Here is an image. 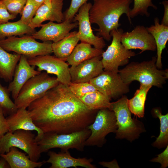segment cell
Returning <instances> with one entry per match:
<instances>
[{"instance_id": "f546056e", "label": "cell", "mask_w": 168, "mask_h": 168, "mask_svg": "<svg viewBox=\"0 0 168 168\" xmlns=\"http://www.w3.org/2000/svg\"><path fill=\"white\" fill-rule=\"evenodd\" d=\"M133 7L129 13L131 19L138 15L150 16V14L148 10L149 7L155 10L157 9V7L152 2V0H133Z\"/></svg>"}, {"instance_id": "ffe728a7", "label": "cell", "mask_w": 168, "mask_h": 168, "mask_svg": "<svg viewBox=\"0 0 168 168\" xmlns=\"http://www.w3.org/2000/svg\"><path fill=\"white\" fill-rule=\"evenodd\" d=\"M7 123L8 131L12 133L19 129L26 130H35L37 133L35 137L37 142L44 135L43 131L34 124L31 118L26 109H18L16 111L11 114L6 118Z\"/></svg>"}, {"instance_id": "30bf717a", "label": "cell", "mask_w": 168, "mask_h": 168, "mask_svg": "<svg viewBox=\"0 0 168 168\" xmlns=\"http://www.w3.org/2000/svg\"><path fill=\"white\" fill-rule=\"evenodd\" d=\"M87 128L91 134L85 141V146L102 147L106 142V136L110 133H115L118 128L114 112L108 108L99 110L93 122Z\"/></svg>"}, {"instance_id": "7402d4cb", "label": "cell", "mask_w": 168, "mask_h": 168, "mask_svg": "<svg viewBox=\"0 0 168 168\" xmlns=\"http://www.w3.org/2000/svg\"><path fill=\"white\" fill-rule=\"evenodd\" d=\"M103 51V49L93 48L90 44L81 42L77 44L66 61L71 66H76L85 61L101 56Z\"/></svg>"}, {"instance_id": "6da1fadb", "label": "cell", "mask_w": 168, "mask_h": 168, "mask_svg": "<svg viewBox=\"0 0 168 168\" xmlns=\"http://www.w3.org/2000/svg\"><path fill=\"white\" fill-rule=\"evenodd\" d=\"M27 108L34 124L44 133L68 134L86 128L97 112L89 109L68 86L60 83Z\"/></svg>"}, {"instance_id": "277c9868", "label": "cell", "mask_w": 168, "mask_h": 168, "mask_svg": "<svg viewBox=\"0 0 168 168\" xmlns=\"http://www.w3.org/2000/svg\"><path fill=\"white\" fill-rule=\"evenodd\" d=\"M128 98L124 95L117 101L110 102L108 109L113 111L115 116L118 128L115 138L125 139L132 142L137 139L140 134L146 131L141 121L132 118L127 104Z\"/></svg>"}, {"instance_id": "74e56055", "label": "cell", "mask_w": 168, "mask_h": 168, "mask_svg": "<svg viewBox=\"0 0 168 168\" xmlns=\"http://www.w3.org/2000/svg\"><path fill=\"white\" fill-rule=\"evenodd\" d=\"M2 108L0 106V137L8 132L7 123Z\"/></svg>"}, {"instance_id": "9a60e30c", "label": "cell", "mask_w": 168, "mask_h": 168, "mask_svg": "<svg viewBox=\"0 0 168 168\" xmlns=\"http://www.w3.org/2000/svg\"><path fill=\"white\" fill-rule=\"evenodd\" d=\"M77 21L72 22L70 20H64L61 23L53 21L42 24L41 29L31 35L35 39L43 42L52 41L56 42L64 38L73 29L77 27Z\"/></svg>"}, {"instance_id": "d590c367", "label": "cell", "mask_w": 168, "mask_h": 168, "mask_svg": "<svg viewBox=\"0 0 168 168\" xmlns=\"http://www.w3.org/2000/svg\"><path fill=\"white\" fill-rule=\"evenodd\" d=\"M157 157L152 159L150 161L160 163L161 165V168L167 167L168 166V145L162 152L157 155Z\"/></svg>"}, {"instance_id": "4316f807", "label": "cell", "mask_w": 168, "mask_h": 168, "mask_svg": "<svg viewBox=\"0 0 168 168\" xmlns=\"http://www.w3.org/2000/svg\"><path fill=\"white\" fill-rule=\"evenodd\" d=\"M35 32L21 19L14 22H8L0 25V39L26 34L32 35Z\"/></svg>"}, {"instance_id": "836d02e7", "label": "cell", "mask_w": 168, "mask_h": 168, "mask_svg": "<svg viewBox=\"0 0 168 168\" xmlns=\"http://www.w3.org/2000/svg\"><path fill=\"white\" fill-rule=\"evenodd\" d=\"M9 12L16 16L21 14L26 0H0Z\"/></svg>"}, {"instance_id": "ab89813d", "label": "cell", "mask_w": 168, "mask_h": 168, "mask_svg": "<svg viewBox=\"0 0 168 168\" xmlns=\"http://www.w3.org/2000/svg\"><path fill=\"white\" fill-rule=\"evenodd\" d=\"M0 158V168H10V166L7 161L1 156Z\"/></svg>"}, {"instance_id": "d6986e66", "label": "cell", "mask_w": 168, "mask_h": 168, "mask_svg": "<svg viewBox=\"0 0 168 168\" xmlns=\"http://www.w3.org/2000/svg\"><path fill=\"white\" fill-rule=\"evenodd\" d=\"M49 156L46 163L51 164L50 168H76L81 166L86 168H96L95 165L92 164L93 159L85 157L75 158L72 156L68 150L58 153L54 151H48Z\"/></svg>"}, {"instance_id": "8d00e7d4", "label": "cell", "mask_w": 168, "mask_h": 168, "mask_svg": "<svg viewBox=\"0 0 168 168\" xmlns=\"http://www.w3.org/2000/svg\"><path fill=\"white\" fill-rule=\"evenodd\" d=\"M16 16L10 14L0 0V25L15 19Z\"/></svg>"}, {"instance_id": "44dd1931", "label": "cell", "mask_w": 168, "mask_h": 168, "mask_svg": "<svg viewBox=\"0 0 168 168\" xmlns=\"http://www.w3.org/2000/svg\"><path fill=\"white\" fill-rule=\"evenodd\" d=\"M154 24L147 27L148 31L153 36L155 40L157 50L156 65L158 69L162 67L161 55L168 40V26L160 23L157 17L154 18Z\"/></svg>"}, {"instance_id": "8992f818", "label": "cell", "mask_w": 168, "mask_h": 168, "mask_svg": "<svg viewBox=\"0 0 168 168\" xmlns=\"http://www.w3.org/2000/svg\"><path fill=\"white\" fill-rule=\"evenodd\" d=\"M90 134V130L87 128L68 134L45 133L37 142L41 153L55 148H60L61 152L70 149L82 152L85 146V141Z\"/></svg>"}, {"instance_id": "d6a6232c", "label": "cell", "mask_w": 168, "mask_h": 168, "mask_svg": "<svg viewBox=\"0 0 168 168\" xmlns=\"http://www.w3.org/2000/svg\"><path fill=\"white\" fill-rule=\"evenodd\" d=\"M40 6L34 0H26L21 15V20L25 24L28 25Z\"/></svg>"}, {"instance_id": "60d3db41", "label": "cell", "mask_w": 168, "mask_h": 168, "mask_svg": "<svg viewBox=\"0 0 168 168\" xmlns=\"http://www.w3.org/2000/svg\"><path fill=\"white\" fill-rule=\"evenodd\" d=\"M116 163V162L115 161V160H114L109 162L105 161L100 162H99V164L103 166L111 168L115 166H114V164H115Z\"/></svg>"}, {"instance_id": "484cf974", "label": "cell", "mask_w": 168, "mask_h": 168, "mask_svg": "<svg viewBox=\"0 0 168 168\" xmlns=\"http://www.w3.org/2000/svg\"><path fill=\"white\" fill-rule=\"evenodd\" d=\"M152 87L140 84L139 88L136 91L133 97L128 99V106L131 113L139 118H143L144 116L147 94Z\"/></svg>"}, {"instance_id": "e575fe53", "label": "cell", "mask_w": 168, "mask_h": 168, "mask_svg": "<svg viewBox=\"0 0 168 168\" xmlns=\"http://www.w3.org/2000/svg\"><path fill=\"white\" fill-rule=\"evenodd\" d=\"M89 0H71L70 5L63 13L64 20H73L80 8Z\"/></svg>"}, {"instance_id": "ba28073f", "label": "cell", "mask_w": 168, "mask_h": 168, "mask_svg": "<svg viewBox=\"0 0 168 168\" xmlns=\"http://www.w3.org/2000/svg\"><path fill=\"white\" fill-rule=\"evenodd\" d=\"M52 43L50 41L38 42L31 35L0 39V46L5 50L15 52L27 58L50 54L53 53Z\"/></svg>"}, {"instance_id": "ac0fdd59", "label": "cell", "mask_w": 168, "mask_h": 168, "mask_svg": "<svg viewBox=\"0 0 168 168\" xmlns=\"http://www.w3.org/2000/svg\"><path fill=\"white\" fill-rule=\"evenodd\" d=\"M63 5V0H51L50 6L42 4L37 9L28 25L33 29H35L40 27L42 22L46 21L62 22L64 20Z\"/></svg>"}, {"instance_id": "7a4b0ae2", "label": "cell", "mask_w": 168, "mask_h": 168, "mask_svg": "<svg viewBox=\"0 0 168 168\" xmlns=\"http://www.w3.org/2000/svg\"><path fill=\"white\" fill-rule=\"evenodd\" d=\"M93 4L89 12L91 23L97 24L99 28H95L97 35L107 41L111 40V31L117 30L121 24L119 20L125 14L130 24V5L133 0H93Z\"/></svg>"}, {"instance_id": "b9f144b4", "label": "cell", "mask_w": 168, "mask_h": 168, "mask_svg": "<svg viewBox=\"0 0 168 168\" xmlns=\"http://www.w3.org/2000/svg\"><path fill=\"white\" fill-rule=\"evenodd\" d=\"M1 138V137H0V139Z\"/></svg>"}, {"instance_id": "52a82bcc", "label": "cell", "mask_w": 168, "mask_h": 168, "mask_svg": "<svg viewBox=\"0 0 168 168\" xmlns=\"http://www.w3.org/2000/svg\"><path fill=\"white\" fill-rule=\"evenodd\" d=\"M35 136L31 131L17 130L13 133L9 132L0 139V154L8 152L12 147H18L26 152L30 159L37 161L41 153Z\"/></svg>"}, {"instance_id": "f35d334b", "label": "cell", "mask_w": 168, "mask_h": 168, "mask_svg": "<svg viewBox=\"0 0 168 168\" xmlns=\"http://www.w3.org/2000/svg\"><path fill=\"white\" fill-rule=\"evenodd\" d=\"M164 8V13L161 24L168 26V1L164 0L160 3Z\"/></svg>"}, {"instance_id": "2e32d148", "label": "cell", "mask_w": 168, "mask_h": 168, "mask_svg": "<svg viewBox=\"0 0 168 168\" xmlns=\"http://www.w3.org/2000/svg\"><path fill=\"white\" fill-rule=\"evenodd\" d=\"M101 56L94 57L69 68L71 83L89 82L104 71Z\"/></svg>"}, {"instance_id": "9c48e42d", "label": "cell", "mask_w": 168, "mask_h": 168, "mask_svg": "<svg viewBox=\"0 0 168 168\" xmlns=\"http://www.w3.org/2000/svg\"><path fill=\"white\" fill-rule=\"evenodd\" d=\"M123 32L121 28L111 31L112 41L101 55L104 71L118 73L119 67L127 64L129 58L136 55L134 52L126 49L121 43V36Z\"/></svg>"}, {"instance_id": "3957f363", "label": "cell", "mask_w": 168, "mask_h": 168, "mask_svg": "<svg viewBox=\"0 0 168 168\" xmlns=\"http://www.w3.org/2000/svg\"><path fill=\"white\" fill-rule=\"evenodd\" d=\"M156 57L141 63L132 62L118 73L124 83L129 85L134 81L151 86L161 87L168 77V71L160 70L156 65Z\"/></svg>"}, {"instance_id": "8fae6325", "label": "cell", "mask_w": 168, "mask_h": 168, "mask_svg": "<svg viewBox=\"0 0 168 168\" xmlns=\"http://www.w3.org/2000/svg\"><path fill=\"white\" fill-rule=\"evenodd\" d=\"M27 60L30 65L37 67V71L55 75L60 83L67 86L71 83L69 67L64 61L50 55L27 58Z\"/></svg>"}, {"instance_id": "5bb4252c", "label": "cell", "mask_w": 168, "mask_h": 168, "mask_svg": "<svg viewBox=\"0 0 168 168\" xmlns=\"http://www.w3.org/2000/svg\"><path fill=\"white\" fill-rule=\"evenodd\" d=\"M92 6L90 2H86L79 9L73 21L78 22V33L80 40L92 45L94 47L103 49L106 45L102 37L94 35L92 29L89 17V12Z\"/></svg>"}, {"instance_id": "f1b7e54d", "label": "cell", "mask_w": 168, "mask_h": 168, "mask_svg": "<svg viewBox=\"0 0 168 168\" xmlns=\"http://www.w3.org/2000/svg\"><path fill=\"white\" fill-rule=\"evenodd\" d=\"M155 117L160 121V133L156 140L152 144L154 147L158 149L166 147L168 145V114L163 115L160 110L155 108L153 110Z\"/></svg>"}, {"instance_id": "83f0119b", "label": "cell", "mask_w": 168, "mask_h": 168, "mask_svg": "<svg viewBox=\"0 0 168 168\" xmlns=\"http://www.w3.org/2000/svg\"><path fill=\"white\" fill-rule=\"evenodd\" d=\"M89 109L98 110L109 108L111 99L98 91L78 98Z\"/></svg>"}, {"instance_id": "603a6c76", "label": "cell", "mask_w": 168, "mask_h": 168, "mask_svg": "<svg viewBox=\"0 0 168 168\" xmlns=\"http://www.w3.org/2000/svg\"><path fill=\"white\" fill-rule=\"evenodd\" d=\"M9 164L11 168H40L46 163V161H34L31 160L26 154L19 151L17 147H12L6 154H1Z\"/></svg>"}, {"instance_id": "d4e9b609", "label": "cell", "mask_w": 168, "mask_h": 168, "mask_svg": "<svg viewBox=\"0 0 168 168\" xmlns=\"http://www.w3.org/2000/svg\"><path fill=\"white\" fill-rule=\"evenodd\" d=\"M21 55L8 53L0 46V77L6 82L13 79L15 70Z\"/></svg>"}, {"instance_id": "4fadbf2b", "label": "cell", "mask_w": 168, "mask_h": 168, "mask_svg": "<svg viewBox=\"0 0 168 168\" xmlns=\"http://www.w3.org/2000/svg\"><path fill=\"white\" fill-rule=\"evenodd\" d=\"M121 43L128 49H140V54L147 50L155 51L156 48L153 36L143 25L136 26L131 31L123 32Z\"/></svg>"}, {"instance_id": "e0dca14e", "label": "cell", "mask_w": 168, "mask_h": 168, "mask_svg": "<svg viewBox=\"0 0 168 168\" xmlns=\"http://www.w3.org/2000/svg\"><path fill=\"white\" fill-rule=\"evenodd\" d=\"M35 67L29 63L27 58L21 55L19 63L15 68L13 79L10 82L7 88L15 100L23 86L31 77L40 74L41 72L36 70Z\"/></svg>"}, {"instance_id": "5b68a950", "label": "cell", "mask_w": 168, "mask_h": 168, "mask_svg": "<svg viewBox=\"0 0 168 168\" xmlns=\"http://www.w3.org/2000/svg\"><path fill=\"white\" fill-rule=\"evenodd\" d=\"M59 83L55 77L40 72L29 79L22 87L14 102L18 109H26L33 101Z\"/></svg>"}, {"instance_id": "1f68e13d", "label": "cell", "mask_w": 168, "mask_h": 168, "mask_svg": "<svg viewBox=\"0 0 168 168\" xmlns=\"http://www.w3.org/2000/svg\"><path fill=\"white\" fill-rule=\"evenodd\" d=\"M68 86L72 94L78 98L97 91L89 82L71 83Z\"/></svg>"}, {"instance_id": "4dcf8cb0", "label": "cell", "mask_w": 168, "mask_h": 168, "mask_svg": "<svg viewBox=\"0 0 168 168\" xmlns=\"http://www.w3.org/2000/svg\"><path fill=\"white\" fill-rule=\"evenodd\" d=\"M9 93L7 88L2 85L0 80V106L5 115L14 113L18 109L14 102L10 99Z\"/></svg>"}, {"instance_id": "7c38bea8", "label": "cell", "mask_w": 168, "mask_h": 168, "mask_svg": "<svg viewBox=\"0 0 168 168\" xmlns=\"http://www.w3.org/2000/svg\"><path fill=\"white\" fill-rule=\"evenodd\" d=\"M89 82L111 99L123 96L129 91L128 85L124 82L118 72L103 71Z\"/></svg>"}, {"instance_id": "cb8c5ba5", "label": "cell", "mask_w": 168, "mask_h": 168, "mask_svg": "<svg viewBox=\"0 0 168 168\" xmlns=\"http://www.w3.org/2000/svg\"><path fill=\"white\" fill-rule=\"evenodd\" d=\"M79 40L77 31L69 32L61 40L52 43L53 53L55 56L66 61Z\"/></svg>"}]
</instances>
